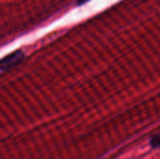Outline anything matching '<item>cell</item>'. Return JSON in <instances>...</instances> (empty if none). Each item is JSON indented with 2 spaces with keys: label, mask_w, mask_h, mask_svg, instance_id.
<instances>
[{
  "label": "cell",
  "mask_w": 160,
  "mask_h": 159,
  "mask_svg": "<svg viewBox=\"0 0 160 159\" xmlns=\"http://www.w3.org/2000/svg\"><path fill=\"white\" fill-rule=\"evenodd\" d=\"M24 58V53L22 51H16L11 52L10 54L5 56L2 60H1V70L2 71H6L8 70L10 68H12L13 67L19 65Z\"/></svg>",
  "instance_id": "1"
},
{
  "label": "cell",
  "mask_w": 160,
  "mask_h": 159,
  "mask_svg": "<svg viewBox=\"0 0 160 159\" xmlns=\"http://www.w3.org/2000/svg\"><path fill=\"white\" fill-rule=\"evenodd\" d=\"M150 143H151V146L153 148H158V147H160V133L158 134V135H156V136H154L151 139Z\"/></svg>",
  "instance_id": "2"
},
{
  "label": "cell",
  "mask_w": 160,
  "mask_h": 159,
  "mask_svg": "<svg viewBox=\"0 0 160 159\" xmlns=\"http://www.w3.org/2000/svg\"><path fill=\"white\" fill-rule=\"evenodd\" d=\"M89 0H78V2H77V4H78V6H81V5H82V4H84V3H86V2H88Z\"/></svg>",
  "instance_id": "3"
}]
</instances>
